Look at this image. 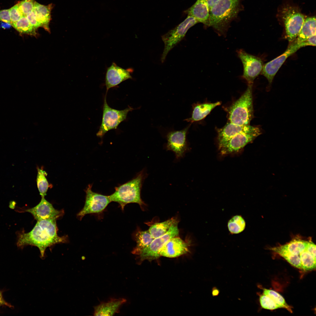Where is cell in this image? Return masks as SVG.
<instances>
[{
    "label": "cell",
    "instance_id": "9a60e30c",
    "mask_svg": "<svg viewBox=\"0 0 316 316\" xmlns=\"http://www.w3.org/2000/svg\"><path fill=\"white\" fill-rule=\"evenodd\" d=\"M131 68L124 69L113 63L107 70L105 78V84L107 92L111 88L115 87L122 82L132 78Z\"/></svg>",
    "mask_w": 316,
    "mask_h": 316
},
{
    "label": "cell",
    "instance_id": "4fadbf2b",
    "mask_svg": "<svg viewBox=\"0 0 316 316\" xmlns=\"http://www.w3.org/2000/svg\"><path fill=\"white\" fill-rule=\"evenodd\" d=\"M190 125L180 130L170 132L167 135L166 150L174 152L176 159L183 157L189 150L186 136Z\"/></svg>",
    "mask_w": 316,
    "mask_h": 316
},
{
    "label": "cell",
    "instance_id": "2e32d148",
    "mask_svg": "<svg viewBox=\"0 0 316 316\" xmlns=\"http://www.w3.org/2000/svg\"><path fill=\"white\" fill-rule=\"evenodd\" d=\"M189 244L177 236L169 240L160 250V256L176 257L190 251Z\"/></svg>",
    "mask_w": 316,
    "mask_h": 316
},
{
    "label": "cell",
    "instance_id": "d6986e66",
    "mask_svg": "<svg viewBox=\"0 0 316 316\" xmlns=\"http://www.w3.org/2000/svg\"><path fill=\"white\" fill-rule=\"evenodd\" d=\"M188 15L195 18L198 22L208 26L209 9L206 1L197 0L187 11Z\"/></svg>",
    "mask_w": 316,
    "mask_h": 316
},
{
    "label": "cell",
    "instance_id": "83f0119b",
    "mask_svg": "<svg viewBox=\"0 0 316 316\" xmlns=\"http://www.w3.org/2000/svg\"><path fill=\"white\" fill-rule=\"evenodd\" d=\"M246 226L245 221L243 217L240 215L233 217L228 223V230L231 234L239 233L243 231Z\"/></svg>",
    "mask_w": 316,
    "mask_h": 316
},
{
    "label": "cell",
    "instance_id": "8fae6325",
    "mask_svg": "<svg viewBox=\"0 0 316 316\" xmlns=\"http://www.w3.org/2000/svg\"><path fill=\"white\" fill-rule=\"evenodd\" d=\"M243 66L242 77L248 85L253 84L254 80L262 71L263 64L260 58L247 53L243 49L237 51Z\"/></svg>",
    "mask_w": 316,
    "mask_h": 316
},
{
    "label": "cell",
    "instance_id": "7402d4cb",
    "mask_svg": "<svg viewBox=\"0 0 316 316\" xmlns=\"http://www.w3.org/2000/svg\"><path fill=\"white\" fill-rule=\"evenodd\" d=\"M134 238L136 245L132 251L137 255L142 250L148 246L154 239L148 230L142 231L138 228L134 234Z\"/></svg>",
    "mask_w": 316,
    "mask_h": 316
},
{
    "label": "cell",
    "instance_id": "74e56055",
    "mask_svg": "<svg viewBox=\"0 0 316 316\" xmlns=\"http://www.w3.org/2000/svg\"><path fill=\"white\" fill-rule=\"evenodd\" d=\"M303 47L307 46H316V35L312 36L301 42Z\"/></svg>",
    "mask_w": 316,
    "mask_h": 316
},
{
    "label": "cell",
    "instance_id": "9c48e42d",
    "mask_svg": "<svg viewBox=\"0 0 316 316\" xmlns=\"http://www.w3.org/2000/svg\"><path fill=\"white\" fill-rule=\"evenodd\" d=\"M178 222L173 224L165 234L154 239L148 246L137 255L136 259L138 264H140L145 260L151 261L160 257L159 251L165 244L170 239L178 235Z\"/></svg>",
    "mask_w": 316,
    "mask_h": 316
},
{
    "label": "cell",
    "instance_id": "30bf717a",
    "mask_svg": "<svg viewBox=\"0 0 316 316\" xmlns=\"http://www.w3.org/2000/svg\"><path fill=\"white\" fill-rule=\"evenodd\" d=\"M92 186V184H89L85 190L86 194L85 204L77 215L80 220L86 214L102 212L111 202L109 196L93 192Z\"/></svg>",
    "mask_w": 316,
    "mask_h": 316
},
{
    "label": "cell",
    "instance_id": "5bb4252c",
    "mask_svg": "<svg viewBox=\"0 0 316 316\" xmlns=\"http://www.w3.org/2000/svg\"><path fill=\"white\" fill-rule=\"evenodd\" d=\"M23 212L30 213L37 221L48 219L57 220L64 213L63 209L58 210L55 209L44 197H42L40 202L35 206L23 210Z\"/></svg>",
    "mask_w": 316,
    "mask_h": 316
},
{
    "label": "cell",
    "instance_id": "4316f807",
    "mask_svg": "<svg viewBox=\"0 0 316 316\" xmlns=\"http://www.w3.org/2000/svg\"><path fill=\"white\" fill-rule=\"evenodd\" d=\"M308 242V241L299 239H294L288 243L281 246L290 253L299 255L300 253L305 250Z\"/></svg>",
    "mask_w": 316,
    "mask_h": 316
},
{
    "label": "cell",
    "instance_id": "5b68a950",
    "mask_svg": "<svg viewBox=\"0 0 316 316\" xmlns=\"http://www.w3.org/2000/svg\"><path fill=\"white\" fill-rule=\"evenodd\" d=\"M279 16L284 25L287 40L291 42L298 36L305 19L297 7L286 5L282 7Z\"/></svg>",
    "mask_w": 316,
    "mask_h": 316
},
{
    "label": "cell",
    "instance_id": "836d02e7",
    "mask_svg": "<svg viewBox=\"0 0 316 316\" xmlns=\"http://www.w3.org/2000/svg\"><path fill=\"white\" fill-rule=\"evenodd\" d=\"M9 9L12 23L19 20L23 16L17 4Z\"/></svg>",
    "mask_w": 316,
    "mask_h": 316
},
{
    "label": "cell",
    "instance_id": "7c38bea8",
    "mask_svg": "<svg viewBox=\"0 0 316 316\" xmlns=\"http://www.w3.org/2000/svg\"><path fill=\"white\" fill-rule=\"evenodd\" d=\"M302 47L301 43L298 42L295 40L291 42L283 53L263 65L261 74L265 76L271 84L277 71L287 58Z\"/></svg>",
    "mask_w": 316,
    "mask_h": 316
},
{
    "label": "cell",
    "instance_id": "4dcf8cb0",
    "mask_svg": "<svg viewBox=\"0 0 316 316\" xmlns=\"http://www.w3.org/2000/svg\"><path fill=\"white\" fill-rule=\"evenodd\" d=\"M301 264V269L305 271L315 269L316 258L307 251L305 250L299 254Z\"/></svg>",
    "mask_w": 316,
    "mask_h": 316
},
{
    "label": "cell",
    "instance_id": "f546056e",
    "mask_svg": "<svg viewBox=\"0 0 316 316\" xmlns=\"http://www.w3.org/2000/svg\"><path fill=\"white\" fill-rule=\"evenodd\" d=\"M263 294L270 297L279 308H284L290 312H292L291 307L287 303L283 297L279 293L273 290L264 288Z\"/></svg>",
    "mask_w": 316,
    "mask_h": 316
},
{
    "label": "cell",
    "instance_id": "cb8c5ba5",
    "mask_svg": "<svg viewBox=\"0 0 316 316\" xmlns=\"http://www.w3.org/2000/svg\"><path fill=\"white\" fill-rule=\"evenodd\" d=\"M178 222L175 217H172L164 221L157 222L152 225L148 231L152 237L155 238L165 234L174 224Z\"/></svg>",
    "mask_w": 316,
    "mask_h": 316
},
{
    "label": "cell",
    "instance_id": "f1b7e54d",
    "mask_svg": "<svg viewBox=\"0 0 316 316\" xmlns=\"http://www.w3.org/2000/svg\"><path fill=\"white\" fill-rule=\"evenodd\" d=\"M37 170L36 179L37 187L42 197H44L49 187L48 182L46 178L47 173L43 169L37 167Z\"/></svg>",
    "mask_w": 316,
    "mask_h": 316
},
{
    "label": "cell",
    "instance_id": "3957f363",
    "mask_svg": "<svg viewBox=\"0 0 316 316\" xmlns=\"http://www.w3.org/2000/svg\"><path fill=\"white\" fill-rule=\"evenodd\" d=\"M240 0H219L209 10L208 26L223 33L240 10Z\"/></svg>",
    "mask_w": 316,
    "mask_h": 316
},
{
    "label": "cell",
    "instance_id": "d590c367",
    "mask_svg": "<svg viewBox=\"0 0 316 316\" xmlns=\"http://www.w3.org/2000/svg\"><path fill=\"white\" fill-rule=\"evenodd\" d=\"M0 21L8 23L11 25L12 22L11 19L9 9L0 10Z\"/></svg>",
    "mask_w": 316,
    "mask_h": 316
},
{
    "label": "cell",
    "instance_id": "8992f818",
    "mask_svg": "<svg viewBox=\"0 0 316 316\" xmlns=\"http://www.w3.org/2000/svg\"><path fill=\"white\" fill-rule=\"evenodd\" d=\"M133 109L129 107L122 110L111 108L107 103L106 95L103 106L102 123L96 134L97 136L102 138L108 131L116 129L119 125L126 119L128 113Z\"/></svg>",
    "mask_w": 316,
    "mask_h": 316
},
{
    "label": "cell",
    "instance_id": "ba28073f",
    "mask_svg": "<svg viewBox=\"0 0 316 316\" xmlns=\"http://www.w3.org/2000/svg\"><path fill=\"white\" fill-rule=\"evenodd\" d=\"M261 133L259 127L252 126L248 130L239 133L219 144V150L223 154L236 152L252 142Z\"/></svg>",
    "mask_w": 316,
    "mask_h": 316
},
{
    "label": "cell",
    "instance_id": "277c9868",
    "mask_svg": "<svg viewBox=\"0 0 316 316\" xmlns=\"http://www.w3.org/2000/svg\"><path fill=\"white\" fill-rule=\"evenodd\" d=\"M253 85H248L244 93L230 107L228 111L229 122L240 125H250L253 117Z\"/></svg>",
    "mask_w": 316,
    "mask_h": 316
},
{
    "label": "cell",
    "instance_id": "d4e9b609",
    "mask_svg": "<svg viewBox=\"0 0 316 316\" xmlns=\"http://www.w3.org/2000/svg\"><path fill=\"white\" fill-rule=\"evenodd\" d=\"M11 26L20 33L35 37L38 35L37 30L30 24L25 16L23 15L19 20L12 23Z\"/></svg>",
    "mask_w": 316,
    "mask_h": 316
},
{
    "label": "cell",
    "instance_id": "8d00e7d4",
    "mask_svg": "<svg viewBox=\"0 0 316 316\" xmlns=\"http://www.w3.org/2000/svg\"><path fill=\"white\" fill-rule=\"evenodd\" d=\"M316 258V245L311 241H308L305 250Z\"/></svg>",
    "mask_w": 316,
    "mask_h": 316
},
{
    "label": "cell",
    "instance_id": "60d3db41",
    "mask_svg": "<svg viewBox=\"0 0 316 316\" xmlns=\"http://www.w3.org/2000/svg\"><path fill=\"white\" fill-rule=\"evenodd\" d=\"M220 292L219 290L216 287H213L212 289V294L213 296L218 295Z\"/></svg>",
    "mask_w": 316,
    "mask_h": 316
},
{
    "label": "cell",
    "instance_id": "d6a6232c",
    "mask_svg": "<svg viewBox=\"0 0 316 316\" xmlns=\"http://www.w3.org/2000/svg\"><path fill=\"white\" fill-rule=\"evenodd\" d=\"M260 302L262 307L265 309L274 310L279 308L276 304L267 295L263 294L260 296Z\"/></svg>",
    "mask_w": 316,
    "mask_h": 316
},
{
    "label": "cell",
    "instance_id": "b9f144b4",
    "mask_svg": "<svg viewBox=\"0 0 316 316\" xmlns=\"http://www.w3.org/2000/svg\"><path fill=\"white\" fill-rule=\"evenodd\" d=\"M204 0L205 1L207 2V0Z\"/></svg>",
    "mask_w": 316,
    "mask_h": 316
},
{
    "label": "cell",
    "instance_id": "484cf974",
    "mask_svg": "<svg viewBox=\"0 0 316 316\" xmlns=\"http://www.w3.org/2000/svg\"><path fill=\"white\" fill-rule=\"evenodd\" d=\"M271 250L283 257L293 266L301 269V264L299 255H294L288 253L281 245L272 248Z\"/></svg>",
    "mask_w": 316,
    "mask_h": 316
},
{
    "label": "cell",
    "instance_id": "e575fe53",
    "mask_svg": "<svg viewBox=\"0 0 316 316\" xmlns=\"http://www.w3.org/2000/svg\"><path fill=\"white\" fill-rule=\"evenodd\" d=\"M26 17L30 24L37 30L39 27H41L33 11L27 14Z\"/></svg>",
    "mask_w": 316,
    "mask_h": 316
},
{
    "label": "cell",
    "instance_id": "ac0fdd59",
    "mask_svg": "<svg viewBox=\"0 0 316 316\" xmlns=\"http://www.w3.org/2000/svg\"><path fill=\"white\" fill-rule=\"evenodd\" d=\"M251 126L250 125H240L229 122L227 123L224 126L217 130L219 145L239 133L248 130Z\"/></svg>",
    "mask_w": 316,
    "mask_h": 316
},
{
    "label": "cell",
    "instance_id": "ab89813d",
    "mask_svg": "<svg viewBox=\"0 0 316 316\" xmlns=\"http://www.w3.org/2000/svg\"><path fill=\"white\" fill-rule=\"evenodd\" d=\"M219 0H207L206 2L209 10Z\"/></svg>",
    "mask_w": 316,
    "mask_h": 316
},
{
    "label": "cell",
    "instance_id": "ffe728a7",
    "mask_svg": "<svg viewBox=\"0 0 316 316\" xmlns=\"http://www.w3.org/2000/svg\"><path fill=\"white\" fill-rule=\"evenodd\" d=\"M221 103H207L195 104L193 106L191 116L184 120L192 123L201 120L206 117L214 108L220 105Z\"/></svg>",
    "mask_w": 316,
    "mask_h": 316
},
{
    "label": "cell",
    "instance_id": "f35d334b",
    "mask_svg": "<svg viewBox=\"0 0 316 316\" xmlns=\"http://www.w3.org/2000/svg\"><path fill=\"white\" fill-rule=\"evenodd\" d=\"M3 305L7 306L10 308L12 307V305L5 301L3 297L2 292L0 291V306Z\"/></svg>",
    "mask_w": 316,
    "mask_h": 316
},
{
    "label": "cell",
    "instance_id": "7a4b0ae2",
    "mask_svg": "<svg viewBox=\"0 0 316 316\" xmlns=\"http://www.w3.org/2000/svg\"><path fill=\"white\" fill-rule=\"evenodd\" d=\"M147 176L146 171L143 169L131 180L115 187L114 193L109 196L111 201L118 203L122 211L126 205L130 203H136L143 209L146 205L141 198V191Z\"/></svg>",
    "mask_w": 316,
    "mask_h": 316
},
{
    "label": "cell",
    "instance_id": "1f68e13d",
    "mask_svg": "<svg viewBox=\"0 0 316 316\" xmlns=\"http://www.w3.org/2000/svg\"><path fill=\"white\" fill-rule=\"evenodd\" d=\"M35 0H23L18 3L19 8L23 15L25 16L33 11Z\"/></svg>",
    "mask_w": 316,
    "mask_h": 316
},
{
    "label": "cell",
    "instance_id": "6da1fadb",
    "mask_svg": "<svg viewBox=\"0 0 316 316\" xmlns=\"http://www.w3.org/2000/svg\"><path fill=\"white\" fill-rule=\"evenodd\" d=\"M56 221L51 219L37 221L30 232L25 233L23 230L17 232V246L21 248L27 245L35 246L39 248L41 257H44L47 248L56 244L68 243L67 235H58Z\"/></svg>",
    "mask_w": 316,
    "mask_h": 316
},
{
    "label": "cell",
    "instance_id": "44dd1931",
    "mask_svg": "<svg viewBox=\"0 0 316 316\" xmlns=\"http://www.w3.org/2000/svg\"><path fill=\"white\" fill-rule=\"evenodd\" d=\"M53 7L51 4L45 6L35 1L33 10L37 21L41 27L50 32L49 24L51 19V12Z\"/></svg>",
    "mask_w": 316,
    "mask_h": 316
},
{
    "label": "cell",
    "instance_id": "52a82bcc",
    "mask_svg": "<svg viewBox=\"0 0 316 316\" xmlns=\"http://www.w3.org/2000/svg\"><path fill=\"white\" fill-rule=\"evenodd\" d=\"M198 23L195 18L188 15L183 22L162 36L164 44L161 58L162 63L164 62L169 51L184 37L188 30Z\"/></svg>",
    "mask_w": 316,
    "mask_h": 316
},
{
    "label": "cell",
    "instance_id": "e0dca14e",
    "mask_svg": "<svg viewBox=\"0 0 316 316\" xmlns=\"http://www.w3.org/2000/svg\"><path fill=\"white\" fill-rule=\"evenodd\" d=\"M123 298L111 299L106 302H102L94 307L95 316H112L119 312V308L126 302Z\"/></svg>",
    "mask_w": 316,
    "mask_h": 316
},
{
    "label": "cell",
    "instance_id": "603a6c76",
    "mask_svg": "<svg viewBox=\"0 0 316 316\" xmlns=\"http://www.w3.org/2000/svg\"><path fill=\"white\" fill-rule=\"evenodd\" d=\"M316 35V18L315 16L305 19L301 29L295 40L298 43Z\"/></svg>",
    "mask_w": 316,
    "mask_h": 316
}]
</instances>
